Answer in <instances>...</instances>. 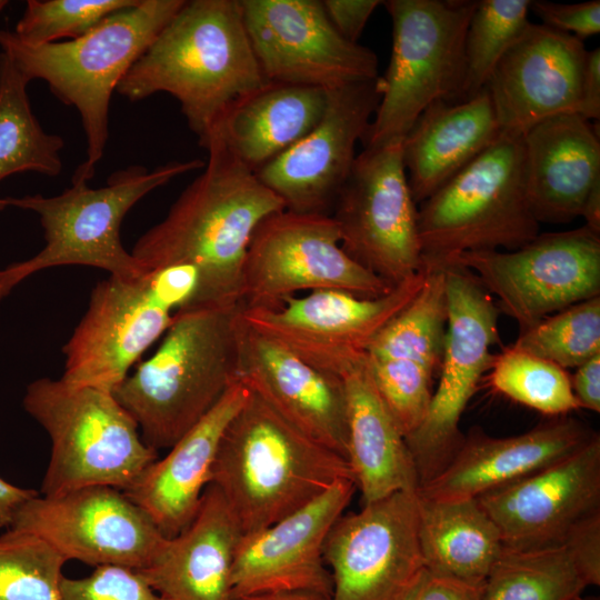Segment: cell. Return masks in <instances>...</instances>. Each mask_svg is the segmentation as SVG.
I'll return each instance as SVG.
<instances>
[{"mask_svg":"<svg viewBox=\"0 0 600 600\" xmlns=\"http://www.w3.org/2000/svg\"><path fill=\"white\" fill-rule=\"evenodd\" d=\"M200 146L208 152L203 172L137 240L131 254L146 274L171 266L196 269L197 290L186 308L241 304L243 262L253 232L284 206L218 140Z\"/></svg>","mask_w":600,"mask_h":600,"instance_id":"obj_1","label":"cell"},{"mask_svg":"<svg viewBox=\"0 0 600 600\" xmlns=\"http://www.w3.org/2000/svg\"><path fill=\"white\" fill-rule=\"evenodd\" d=\"M240 0H191L132 64L116 92L131 102L178 100L199 142L239 99L266 86Z\"/></svg>","mask_w":600,"mask_h":600,"instance_id":"obj_2","label":"cell"},{"mask_svg":"<svg viewBox=\"0 0 600 600\" xmlns=\"http://www.w3.org/2000/svg\"><path fill=\"white\" fill-rule=\"evenodd\" d=\"M242 304L180 309L148 359L113 391L153 450L171 448L234 382Z\"/></svg>","mask_w":600,"mask_h":600,"instance_id":"obj_3","label":"cell"},{"mask_svg":"<svg viewBox=\"0 0 600 600\" xmlns=\"http://www.w3.org/2000/svg\"><path fill=\"white\" fill-rule=\"evenodd\" d=\"M343 478L352 476L342 456L250 391L223 433L209 484L221 492L244 536L302 508Z\"/></svg>","mask_w":600,"mask_h":600,"instance_id":"obj_4","label":"cell"},{"mask_svg":"<svg viewBox=\"0 0 600 600\" xmlns=\"http://www.w3.org/2000/svg\"><path fill=\"white\" fill-rule=\"evenodd\" d=\"M186 0H137L84 36L41 46L0 30V48L31 81L43 80L81 118L87 159L78 168L91 180L109 138V111L119 82Z\"/></svg>","mask_w":600,"mask_h":600,"instance_id":"obj_5","label":"cell"},{"mask_svg":"<svg viewBox=\"0 0 600 600\" xmlns=\"http://www.w3.org/2000/svg\"><path fill=\"white\" fill-rule=\"evenodd\" d=\"M204 164L199 159L170 161L152 170L131 164L111 173L101 188H90L89 180L74 170L71 186L58 196L1 198L4 207L38 214L46 243L32 258L0 270V301L28 277L53 267L88 266L123 279L146 276L121 241L126 214L151 191Z\"/></svg>","mask_w":600,"mask_h":600,"instance_id":"obj_6","label":"cell"},{"mask_svg":"<svg viewBox=\"0 0 600 600\" xmlns=\"http://www.w3.org/2000/svg\"><path fill=\"white\" fill-rule=\"evenodd\" d=\"M22 406L51 441L41 496L89 486L124 491L158 459L110 391L40 378L27 387Z\"/></svg>","mask_w":600,"mask_h":600,"instance_id":"obj_7","label":"cell"},{"mask_svg":"<svg viewBox=\"0 0 600 600\" xmlns=\"http://www.w3.org/2000/svg\"><path fill=\"white\" fill-rule=\"evenodd\" d=\"M539 226L526 199L522 137L504 133L418 206L424 267L467 252L516 250Z\"/></svg>","mask_w":600,"mask_h":600,"instance_id":"obj_8","label":"cell"},{"mask_svg":"<svg viewBox=\"0 0 600 600\" xmlns=\"http://www.w3.org/2000/svg\"><path fill=\"white\" fill-rule=\"evenodd\" d=\"M477 1H383L392 50L364 147L402 139L431 103L462 101L464 38Z\"/></svg>","mask_w":600,"mask_h":600,"instance_id":"obj_9","label":"cell"},{"mask_svg":"<svg viewBox=\"0 0 600 600\" xmlns=\"http://www.w3.org/2000/svg\"><path fill=\"white\" fill-rule=\"evenodd\" d=\"M442 267L448 324L438 383L423 421L406 438L420 486L440 472L462 443L460 419L491 367V348L501 343L493 298L470 270L457 263Z\"/></svg>","mask_w":600,"mask_h":600,"instance_id":"obj_10","label":"cell"},{"mask_svg":"<svg viewBox=\"0 0 600 600\" xmlns=\"http://www.w3.org/2000/svg\"><path fill=\"white\" fill-rule=\"evenodd\" d=\"M393 288L347 254L331 216L282 209L253 232L240 301L243 308L276 309L299 291L339 289L376 298Z\"/></svg>","mask_w":600,"mask_h":600,"instance_id":"obj_11","label":"cell"},{"mask_svg":"<svg viewBox=\"0 0 600 600\" xmlns=\"http://www.w3.org/2000/svg\"><path fill=\"white\" fill-rule=\"evenodd\" d=\"M402 139L357 154L331 213L347 254L392 287L424 270Z\"/></svg>","mask_w":600,"mask_h":600,"instance_id":"obj_12","label":"cell"},{"mask_svg":"<svg viewBox=\"0 0 600 600\" xmlns=\"http://www.w3.org/2000/svg\"><path fill=\"white\" fill-rule=\"evenodd\" d=\"M450 263L470 270L520 331L600 296V234L586 226L539 233L516 250L467 252Z\"/></svg>","mask_w":600,"mask_h":600,"instance_id":"obj_13","label":"cell"},{"mask_svg":"<svg viewBox=\"0 0 600 600\" xmlns=\"http://www.w3.org/2000/svg\"><path fill=\"white\" fill-rule=\"evenodd\" d=\"M253 53L268 82L323 90L379 77L377 54L343 38L318 0H240Z\"/></svg>","mask_w":600,"mask_h":600,"instance_id":"obj_14","label":"cell"},{"mask_svg":"<svg viewBox=\"0 0 600 600\" xmlns=\"http://www.w3.org/2000/svg\"><path fill=\"white\" fill-rule=\"evenodd\" d=\"M424 278L426 269L376 298L339 289L314 290L290 297L276 309L242 307L241 319L306 362L340 377L414 297Z\"/></svg>","mask_w":600,"mask_h":600,"instance_id":"obj_15","label":"cell"},{"mask_svg":"<svg viewBox=\"0 0 600 600\" xmlns=\"http://www.w3.org/2000/svg\"><path fill=\"white\" fill-rule=\"evenodd\" d=\"M10 528L43 538L67 561L133 570L144 568L164 540L150 517L110 486L39 493L20 506Z\"/></svg>","mask_w":600,"mask_h":600,"instance_id":"obj_16","label":"cell"},{"mask_svg":"<svg viewBox=\"0 0 600 600\" xmlns=\"http://www.w3.org/2000/svg\"><path fill=\"white\" fill-rule=\"evenodd\" d=\"M331 600H399L424 568L418 491H399L341 514L323 549Z\"/></svg>","mask_w":600,"mask_h":600,"instance_id":"obj_17","label":"cell"},{"mask_svg":"<svg viewBox=\"0 0 600 600\" xmlns=\"http://www.w3.org/2000/svg\"><path fill=\"white\" fill-rule=\"evenodd\" d=\"M174 309L150 274L109 276L92 289L88 309L62 348V379L113 393L169 328Z\"/></svg>","mask_w":600,"mask_h":600,"instance_id":"obj_18","label":"cell"},{"mask_svg":"<svg viewBox=\"0 0 600 600\" xmlns=\"http://www.w3.org/2000/svg\"><path fill=\"white\" fill-rule=\"evenodd\" d=\"M381 93V76L327 90V106L317 126L256 172L284 209L331 216Z\"/></svg>","mask_w":600,"mask_h":600,"instance_id":"obj_19","label":"cell"},{"mask_svg":"<svg viewBox=\"0 0 600 600\" xmlns=\"http://www.w3.org/2000/svg\"><path fill=\"white\" fill-rule=\"evenodd\" d=\"M356 489L352 479H340L302 508L267 528L244 534L232 569L233 598L299 592L331 600L324 542Z\"/></svg>","mask_w":600,"mask_h":600,"instance_id":"obj_20","label":"cell"},{"mask_svg":"<svg viewBox=\"0 0 600 600\" xmlns=\"http://www.w3.org/2000/svg\"><path fill=\"white\" fill-rule=\"evenodd\" d=\"M509 549L562 544L600 512V437L562 459L476 498Z\"/></svg>","mask_w":600,"mask_h":600,"instance_id":"obj_21","label":"cell"},{"mask_svg":"<svg viewBox=\"0 0 600 600\" xmlns=\"http://www.w3.org/2000/svg\"><path fill=\"white\" fill-rule=\"evenodd\" d=\"M587 51L578 38L529 22L484 87L501 132L522 137L546 119L577 113Z\"/></svg>","mask_w":600,"mask_h":600,"instance_id":"obj_22","label":"cell"},{"mask_svg":"<svg viewBox=\"0 0 600 600\" xmlns=\"http://www.w3.org/2000/svg\"><path fill=\"white\" fill-rule=\"evenodd\" d=\"M237 378L297 429L346 459L347 399L340 377L241 319Z\"/></svg>","mask_w":600,"mask_h":600,"instance_id":"obj_23","label":"cell"},{"mask_svg":"<svg viewBox=\"0 0 600 600\" xmlns=\"http://www.w3.org/2000/svg\"><path fill=\"white\" fill-rule=\"evenodd\" d=\"M596 434L568 414L507 438L472 429L446 467L420 486L418 494L432 500L477 498L562 459Z\"/></svg>","mask_w":600,"mask_h":600,"instance_id":"obj_24","label":"cell"},{"mask_svg":"<svg viewBox=\"0 0 600 600\" xmlns=\"http://www.w3.org/2000/svg\"><path fill=\"white\" fill-rule=\"evenodd\" d=\"M242 537L221 492L208 484L190 523L164 538L136 571L164 600H233L232 569Z\"/></svg>","mask_w":600,"mask_h":600,"instance_id":"obj_25","label":"cell"},{"mask_svg":"<svg viewBox=\"0 0 600 600\" xmlns=\"http://www.w3.org/2000/svg\"><path fill=\"white\" fill-rule=\"evenodd\" d=\"M249 394L239 379L232 382L216 406L123 491L164 538L178 534L194 517L223 433Z\"/></svg>","mask_w":600,"mask_h":600,"instance_id":"obj_26","label":"cell"},{"mask_svg":"<svg viewBox=\"0 0 600 600\" xmlns=\"http://www.w3.org/2000/svg\"><path fill=\"white\" fill-rule=\"evenodd\" d=\"M522 152L526 199L538 223H569L581 217L600 181L594 124L578 113L551 117L522 136Z\"/></svg>","mask_w":600,"mask_h":600,"instance_id":"obj_27","label":"cell"},{"mask_svg":"<svg viewBox=\"0 0 600 600\" xmlns=\"http://www.w3.org/2000/svg\"><path fill=\"white\" fill-rule=\"evenodd\" d=\"M489 93L482 89L462 101L439 100L427 107L402 139V159L419 206L500 136Z\"/></svg>","mask_w":600,"mask_h":600,"instance_id":"obj_28","label":"cell"},{"mask_svg":"<svg viewBox=\"0 0 600 600\" xmlns=\"http://www.w3.org/2000/svg\"><path fill=\"white\" fill-rule=\"evenodd\" d=\"M347 399V462L363 504L417 492L419 476L406 438L379 397L366 352L340 374Z\"/></svg>","mask_w":600,"mask_h":600,"instance_id":"obj_29","label":"cell"},{"mask_svg":"<svg viewBox=\"0 0 600 600\" xmlns=\"http://www.w3.org/2000/svg\"><path fill=\"white\" fill-rule=\"evenodd\" d=\"M327 99L320 88L268 82L236 101L199 144L218 140L256 173L317 126Z\"/></svg>","mask_w":600,"mask_h":600,"instance_id":"obj_30","label":"cell"},{"mask_svg":"<svg viewBox=\"0 0 600 600\" xmlns=\"http://www.w3.org/2000/svg\"><path fill=\"white\" fill-rule=\"evenodd\" d=\"M418 534L424 568L476 586L484 583L504 549L498 527L476 498L418 494Z\"/></svg>","mask_w":600,"mask_h":600,"instance_id":"obj_31","label":"cell"},{"mask_svg":"<svg viewBox=\"0 0 600 600\" xmlns=\"http://www.w3.org/2000/svg\"><path fill=\"white\" fill-rule=\"evenodd\" d=\"M29 82L10 57L1 51L0 182L23 171L56 177L62 170L63 139L46 132L36 118L27 93ZM4 208L0 198V210Z\"/></svg>","mask_w":600,"mask_h":600,"instance_id":"obj_32","label":"cell"},{"mask_svg":"<svg viewBox=\"0 0 600 600\" xmlns=\"http://www.w3.org/2000/svg\"><path fill=\"white\" fill-rule=\"evenodd\" d=\"M426 278L414 297L371 339L366 354L407 359L439 373L447 336L448 299L443 267H424Z\"/></svg>","mask_w":600,"mask_h":600,"instance_id":"obj_33","label":"cell"},{"mask_svg":"<svg viewBox=\"0 0 600 600\" xmlns=\"http://www.w3.org/2000/svg\"><path fill=\"white\" fill-rule=\"evenodd\" d=\"M588 586L566 543L504 547L483 583V600H572Z\"/></svg>","mask_w":600,"mask_h":600,"instance_id":"obj_34","label":"cell"},{"mask_svg":"<svg viewBox=\"0 0 600 600\" xmlns=\"http://www.w3.org/2000/svg\"><path fill=\"white\" fill-rule=\"evenodd\" d=\"M488 372L492 390L543 414L567 416L579 409L570 374L551 361L508 346L494 353Z\"/></svg>","mask_w":600,"mask_h":600,"instance_id":"obj_35","label":"cell"},{"mask_svg":"<svg viewBox=\"0 0 600 600\" xmlns=\"http://www.w3.org/2000/svg\"><path fill=\"white\" fill-rule=\"evenodd\" d=\"M531 0H480L476 2L464 38L462 100L484 89L504 52L529 24Z\"/></svg>","mask_w":600,"mask_h":600,"instance_id":"obj_36","label":"cell"},{"mask_svg":"<svg viewBox=\"0 0 600 600\" xmlns=\"http://www.w3.org/2000/svg\"><path fill=\"white\" fill-rule=\"evenodd\" d=\"M67 559L30 531L0 534V600H61Z\"/></svg>","mask_w":600,"mask_h":600,"instance_id":"obj_37","label":"cell"},{"mask_svg":"<svg viewBox=\"0 0 600 600\" xmlns=\"http://www.w3.org/2000/svg\"><path fill=\"white\" fill-rule=\"evenodd\" d=\"M511 346L566 370L579 367L600 354V296L546 317Z\"/></svg>","mask_w":600,"mask_h":600,"instance_id":"obj_38","label":"cell"},{"mask_svg":"<svg viewBox=\"0 0 600 600\" xmlns=\"http://www.w3.org/2000/svg\"><path fill=\"white\" fill-rule=\"evenodd\" d=\"M137 0H28L13 33L22 42L41 46L77 39L111 13Z\"/></svg>","mask_w":600,"mask_h":600,"instance_id":"obj_39","label":"cell"},{"mask_svg":"<svg viewBox=\"0 0 600 600\" xmlns=\"http://www.w3.org/2000/svg\"><path fill=\"white\" fill-rule=\"evenodd\" d=\"M366 357L379 397L407 438L427 414L437 374L412 360Z\"/></svg>","mask_w":600,"mask_h":600,"instance_id":"obj_40","label":"cell"},{"mask_svg":"<svg viewBox=\"0 0 600 600\" xmlns=\"http://www.w3.org/2000/svg\"><path fill=\"white\" fill-rule=\"evenodd\" d=\"M61 600H164L133 569L99 566L87 577H64Z\"/></svg>","mask_w":600,"mask_h":600,"instance_id":"obj_41","label":"cell"},{"mask_svg":"<svg viewBox=\"0 0 600 600\" xmlns=\"http://www.w3.org/2000/svg\"><path fill=\"white\" fill-rule=\"evenodd\" d=\"M530 10L543 26L571 34L581 41L600 32L599 0L578 3L533 0Z\"/></svg>","mask_w":600,"mask_h":600,"instance_id":"obj_42","label":"cell"},{"mask_svg":"<svg viewBox=\"0 0 600 600\" xmlns=\"http://www.w3.org/2000/svg\"><path fill=\"white\" fill-rule=\"evenodd\" d=\"M399 600H483V584L467 583L423 568Z\"/></svg>","mask_w":600,"mask_h":600,"instance_id":"obj_43","label":"cell"},{"mask_svg":"<svg viewBox=\"0 0 600 600\" xmlns=\"http://www.w3.org/2000/svg\"><path fill=\"white\" fill-rule=\"evenodd\" d=\"M589 586L600 584V512L578 523L564 542Z\"/></svg>","mask_w":600,"mask_h":600,"instance_id":"obj_44","label":"cell"},{"mask_svg":"<svg viewBox=\"0 0 600 600\" xmlns=\"http://www.w3.org/2000/svg\"><path fill=\"white\" fill-rule=\"evenodd\" d=\"M321 3L336 30L347 40L358 42L369 18L383 1L322 0Z\"/></svg>","mask_w":600,"mask_h":600,"instance_id":"obj_45","label":"cell"},{"mask_svg":"<svg viewBox=\"0 0 600 600\" xmlns=\"http://www.w3.org/2000/svg\"><path fill=\"white\" fill-rule=\"evenodd\" d=\"M571 388L579 408L600 412V354L576 368L570 376Z\"/></svg>","mask_w":600,"mask_h":600,"instance_id":"obj_46","label":"cell"},{"mask_svg":"<svg viewBox=\"0 0 600 600\" xmlns=\"http://www.w3.org/2000/svg\"><path fill=\"white\" fill-rule=\"evenodd\" d=\"M578 114L588 121L600 119V49L588 50Z\"/></svg>","mask_w":600,"mask_h":600,"instance_id":"obj_47","label":"cell"},{"mask_svg":"<svg viewBox=\"0 0 600 600\" xmlns=\"http://www.w3.org/2000/svg\"><path fill=\"white\" fill-rule=\"evenodd\" d=\"M37 494L33 489L13 486L0 477V528H10L20 506Z\"/></svg>","mask_w":600,"mask_h":600,"instance_id":"obj_48","label":"cell"},{"mask_svg":"<svg viewBox=\"0 0 600 600\" xmlns=\"http://www.w3.org/2000/svg\"><path fill=\"white\" fill-rule=\"evenodd\" d=\"M581 217L584 219L586 227L600 234V181L590 190Z\"/></svg>","mask_w":600,"mask_h":600,"instance_id":"obj_49","label":"cell"},{"mask_svg":"<svg viewBox=\"0 0 600 600\" xmlns=\"http://www.w3.org/2000/svg\"><path fill=\"white\" fill-rule=\"evenodd\" d=\"M233 600H320L319 598L299 592L260 593L237 597Z\"/></svg>","mask_w":600,"mask_h":600,"instance_id":"obj_50","label":"cell"},{"mask_svg":"<svg viewBox=\"0 0 600 600\" xmlns=\"http://www.w3.org/2000/svg\"><path fill=\"white\" fill-rule=\"evenodd\" d=\"M572 600H600V599H599V597H581V596H578Z\"/></svg>","mask_w":600,"mask_h":600,"instance_id":"obj_51","label":"cell"},{"mask_svg":"<svg viewBox=\"0 0 600 600\" xmlns=\"http://www.w3.org/2000/svg\"><path fill=\"white\" fill-rule=\"evenodd\" d=\"M8 4V1L0 0V11Z\"/></svg>","mask_w":600,"mask_h":600,"instance_id":"obj_52","label":"cell"}]
</instances>
